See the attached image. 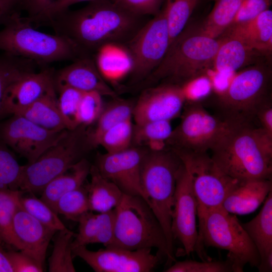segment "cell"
Masks as SVG:
<instances>
[{
  "label": "cell",
  "mask_w": 272,
  "mask_h": 272,
  "mask_svg": "<svg viewBox=\"0 0 272 272\" xmlns=\"http://www.w3.org/2000/svg\"><path fill=\"white\" fill-rule=\"evenodd\" d=\"M115 1L95 0L75 11L66 10L48 22L55 34L64 36L84 52L111 43L125 44L146 23Z\"/></svg>",
  "instance_id": "1"
},
{
  "label": "cell",
  "mask_w": 272,
  "mask_h": 272,
  "mask_svg": "<svg viewBox=\"0 0 272 272\" xmlns=\"http://www.w3.org/2000/svg\"><path fill=\"white\" fill-rule=\"evenodd\" d=\"M211 152L218 167L233 179H271L272 135L254 123L237 126Z\"/></svg>",
  "instance_id": "2"
},
{
  "label": "cell",
  "mask_w": 272,
  "mask_h": 272,
  "mask_svg": "<svg viewBox=\"0 0 272 272\" xmlns=\"http://www.w3.org/2000/svg\"><path fill=\"white\" fill-rule=\"evenodd\" d=\"M220 39L200 29H184L170 44L157 67L144 80L152 86L159 82L181 85L203 75L213 66Z\"/></svg>",
  "instance_id": "3"
},
{
  "label": "cell",
  "mask_w": 272,
  "mask_h": 272,
  "mask_svg": "<svg viewBox=\"0 0 272 272\" xmlns=\"http://www.w3.org/2000/svg\"><path fill=\"white\" fill-rule=\"evenodd\" d=\"M0 30V51L38 64L75 59L86 54L67 37L37 30L14 13Z\"/></svg>",
  "instance_id": "4"
},
{
  "label": "cell",
  "mask_w": 272,
  "mask_h": 272,
  "mask_svg": "<svg viewBox=\"0 0 272 272\" xmlns=\"http://www.w3.org/2000/svg\"><path fill=\"white\" fill-rule=\"evenodd\" d=\"M181 164L180 158L170 148L159 152L148 150L141 170V184L146 201L166 237L168 264L175 261L171 221L176 178Z\"/></svg>",
  "instance_id": "5"
},
{
  "label": "cell",
  "mask_w": 272,
  "mask_h": 272,
  "mask_svg": "<svg viewBox=\"0 0 272 272\" xmlns=\"http://www.w3.org/2000/svg\"><path fill=\"white\" fill-rule=\"evenodd\" d=\"M198 240L195 251L202 260H211L205 254L203 245L227 250L229 259L240 271L246 264L257 267L259 253L235 215L222 206L213 208L197 217Z\"/></svg>",
  "instance_id": "6"
},
{
  "label": "cell",
  "mask_w": 272,
  "mask_h": 272,
  "mask_svg": "<svg viewBox=\"0 0 272 272\" xmlns=\"http://www.w3.org/2000/svg\"><path fill=\"white\" fill-rule=\"evenodd\" d=\"M114 211V238L109 246L129 250L156 248L168 260L169 251L164 232L143 198L123 194Z\"/></svg>",
  "instance_id": "7"
},
{
  "label": "cell",
  "mask_w": 272,
  "mask_h": 272,
  "mask_svg": "<svg viewBox=\"0 0 272 272\" xmlns=\"http://www.w3.org/2000/svg\"><path fill=\"white\" fill-rule=\"evenodd\" d=\"M270 76V70L260 64L234 74L217 95L218 116L239 124L254 123L258 110L270 100L267 94Z\"/></svg>",
  "instance_id": "8"
},
{
  "label": "cell",
  "mask_w": 272,
  "mask_h": 272,
  "mask_svg": "<svg viewBox=\"0 0 272 272\" xmlns=\"http://www.w3.org/2000/svg\"><path fill=\"white\" fill-rule=\"evenodd\" d=\"M87 126L67 129L65 134L34 162L22 166L19 190L41 192L53 179L84 158L91 150Z\"/></svg>",
  "instance_id": "9"
},
{
  "label": "cell",
  "mask_w": 272,
  "mask_h": 272,
  "mask_svg": "<svg viewBox=\"0 0 272 272\" xmlns=\"http://www.w3.org/2000/svg\"><path fill=\"white\" fill-rule=\"evenodd\" d=\"M185 104L180 123L166 141L168 148L208 153L233 129L242 125L210 114L201 103Z\"/></svg>",
  "instance_id": "10"
},
{
  "label": "cell",
  "mask_w": 272,
  "mask_h": 272,
  "mask_svg": "<svg viewBox=\"0 0 272 272\" xmlns=\"http://www.w3.org/2000/svg\"><path fill=\"white\" fill-rule=\"evenodd\" d=\"M172 150L189 174L197 203V217L210 209L221 206L229 193L241 182L224 173L208 153Z\"/></svg>",
  "instance_id": "11"
},
{
  "label": "cell",
  "mask_w": 272,
  "mask_h": 272,
  "mask_svg": "<svg viewBox=\"0 0 272 272\" xmlns=\"http://www.w3.org/2000/svg\"><path fill=\"white\" fill-rule=\"evenodd\" d=\"M170 45L164 8L146 23L124 45L132 58L133 82L144 81L157 67Z\"/></svg>",
  "instance_id": "12"
},
{
  "label": "cell",
  "mask_w": 272,
  "mask_h": 272,
  "mask_svg": "<svg viewBox=\"0 0 272 272\" xmlns=\"http://www.w3.org/2000/svg\"><path fill=\"white\" fill-rule=\"evenodd\" d=\"M67 130H48L21 115H12L0 121V140L31 163L56 143Z\"/></svg>",
  "instance_id": "13"
},
{
  "label": "cell",
  "mask_w": 272,
  "mask_h": 272,
  "mask_svg": "<svg viewBox=\"0 0 272 272\" xmlns=\"http://www.w3.org/2000/svg\"><path fill=\"white\" fill-rule=\"evenodd\" d=\"M73 256L79 257L96 272H150L159 263L162 255L152 248L129 250L115 246L91 251L86 246L72 249Z\"/></svg>",
  "instance_id": "14"
},
{
  "label": "cell",
  "mask_w": 272,
  "mask_h": 272,
  "mask_svg": "<svg viewBox=\"0 0 272 272\" xmlns=\"http://www.w3.org/2000/svg\"><path fill=\"white\" fill-rule=\"evenodd\" d=\"M148 150L131 146L116 153L98 154L94 165L103 177L114 183L124 194L140 196L146 201L141 184V170Z\"/></svg>",
  "instance_id": "15"
},
{
  "label": "cell",
  "mask_w": 272,
  "mask_h": 272,
  "mask_svg": "<svg viewBox=\"0 0 272 272\" xmlns=\"http://www.w3.org/2000/svg\"><path fill=\"white\" fill-rule=\"evenodd\" d=\"M197 200L189 174L182 162L177 174L172 214L171 232L174 240L182 244L187 255L195 251L198 240Z\"/></svg>",
  "instance_id": "16"
},
{
  "label": "cell",
  "mask_w": 272,
  "mask_h": 272,
  "mask_svg": "<svg viewBox=\"0 0 272 272\" xmlns=\"http://www.w3.org/2000/svg\"><path fill=\"white\" fill-rule=\"evenodd\" d=\"M185 99L180 86L162 83L150 86L134 103L132 119L135 124L169 120L181 114Z\"/></svg>",
  "instance_id": "17"
},
{
  "label": "cell",
  "mask_w": 272,
  "mask_h": 272,
  "mask_svg": "<svg viewBox=\"0 0 272 272\" xmlns=\"http://www.w3.org/2000/svg\"><path fill=\"white\" fill-rule=\"evenodd\" d=\"M53 80L56 92L69 87L82 92L94 91L103 96L118 97L100 74L95 61L87 55L57 72L54 71Z\"/></svg>",
  "instance_id": "18"
},
{
  "label": "cell",
  "mask_w": 272,
  "mask_h": 272,
  "mask_svg": "<svg viewBox=\"0 0 272 272\" xmlns=\"http://www.w3.org/2000/svg\"><path fill=\"white\" fill-rule=\"evenodd\" d=\"M54 71L44 69L27 73L14 82L5 97L6 115H18L41 97L55 89Z\"/></svg>",
  "instance_id": "19"
},
{
  "label": "cell",
  "mask_w": 272,
  "mask_h": 272,
  "mask_svg": "<svg viewBox=\"0 0 272 272\" xmlns=\"http://www.w3.org/2000/svg\"><path fill=\"white\" fill-rule=\"evenodd\" d=\"M13 231L19 245V250L44 266L49 242L57 231L40 223L20 203L14 217Z\"/></svg>",
  "instance_id": "20"
},
{
  "label": "cell",
  "mask_w": 272,
  "mask_h": 272,
  "mask_svg": "<svg viewBox=\"0 0 272 272\" xmlns=\"http://www.w3.org/2000/svg\"><path fill=\"white\" fill-rule=\"evenodd\" d=\"M272 191L271 179L242 181L227 195L222 208L234 215H246L255 211Z\"/></svg>",
  "instance_id": "21"
},
{
  "label": "cell",
  "mask_w": 272,
  "mask_h": 272,
  "mask_svg": "<svg viewBox=\"0 0 272 272\" xmlns=\"http://www.w3.org/2000/svg\"><path fill=\"white\" fill-rule=\"evenodd\" d=\"M223 34L240 39L262 55L270 54L272 50V11L267 9L252 20L233 24Z\"/></svg>",
  "instance_id": "22"
},
{
  "label": "cell",
  "mask_w": 272,
  "mask_h": 272,
  "mask_svg": "<svg viewBox=\"0 0 272 272\" xmlns=\"http://www.w3.org/2000/svg\"><path fill=\"white\" fill-rule=\"evenodd\" d=\"M215 56L214 72L233 74L239 69L254 62L261 53L235 37L224 36Z\"/></svg>",
  "instance_id": "23"
},
{
  "label": "cell",
  "mask_w": 272,
  "mask_h": 272,
  "mask_svg": "<svg viewBox=\"0 0 272 272\" xmlns=\"http://www.w3.org/2000/svg\"><path fill=\"white\" fill-rule=\"evenodd\" d=\"M96 52V66L107 83L116 84L130 74L132 60L124 45L107 43L99 48Z\"/></svg>",
  "instance_id": "24"
},
{
  "label": "cell",
  "mask_w": 272,
  "mask_h": 272,
  "mask_svg": "<svg viewBox=\"0 0 272 272\" xmlns=\"http://www.w3.org/2000/svg\"><path fill=\"white\" fill-rule=\"evenodd\" d=\"M91 166L86 158L81 159L50 181L42 190L40 198L55 211L56 203L62 195L84 184Z\"/></svg>",
  "instance_id": "25"
},
{
  "label": "cell",
  "mask_w": 272,
  "mask_h": 272,
  "mask_svg": "<svg viewBox=\"0 0 272 272\" xmlns=\"http://www.w3.org/2000/svg\"><path fill=\"white\" fill-rule=\"evenodd\" d=\"M89 175L90 182L85 186L90 211L101 213L114 209L124 193L114 183L103 177L94 165H91Z\"/></svg>",
  "instance_id": "26"
},
{
  "label": "cell",
  "mask_w": 272,
  "mask_h": 272,
  "mask_svg": "<svg viewBox=\"0 0 272 272\" xmlns=\"http://www.w3.org/2000/svg\"><path fill=\"white\" fill-rule=\"evenodd\" d=\"M18 115L48 130L61 131L66 129L58 109L55 89L50 91Z\"/></svg>",
  "instance_id": "27"
},
{
  "label": "cell",
  "mask_w": 272,
  "mask_h": 272,
  "mask_svg": "<svg viewBox=\"0 0 272 272\" xmlns=\"http://www.w3.org/2000/svg\"><path fill=\"white\" fill-rule=\"evenodd\" d=\"M264 200L258 215L242 224L255 246L260 260L272 252V191Z\"/></svg>",
  "instance_id": "28"
},
{
  "label": "cell",
  "mask_w": 272,
  "mask_h": 272,
  "mask_svg": "<svg viewBox=\"0 0 272 272\" xmlns=\"http://www.w3.org/2000/svg\"><path fill=\"white\" fill-rule=\"evenodd\" d=\"M134 105L131 101L117 97L104 106L95 127L87 131L92 148L96 147L99 138L107 130L122 121L132 119Z\"/></svg>",
  "instance_id": "29"
},
{
  "label": "cell",
  "mask_w": 272,
  "mask_h": 272,
  "mask_svg": "<svg viewBox=\"0 0 272 272\" xmlns=\"http://www.w3.org/2000/svg\"><path fill=\"white\" fill-rule=\"evenodd\" d=\"M34 61L0 51V121L6 114L4 100L10 86L23 75L35 71Z\"/></svg>",
  "instance_id": "30"
},
{
  "label": "cell",
  "mask_w": 272,
  "mask_h": 272,
  "mask_svg": "<svg viewBox=\"0 0 272 272\" xmlns=\"http://www.w3.org/2000/svg\"><path fill=\"white\" fill-rule=\"evenodd\" d=\"M242 0H216L200 30L218 38L232 24Z\"/></svg>",
  "instance_id": "31"
},
{
  "label": "cell",
  "mask_w": 272,
  "mask_h": 272,
  "mask_svg": "<svg viewBox=\"0 0 272 272\" xmlns=\"http://www.w3.org/2000/svg\"><path fill=\"white\" fill-rule=\"evenodd\" d=\"M20 190L0 189V241L19 250L13 231L14 217L19 205Z\"/></svg>",
  "instance_id": "32"
},
{
  "label": "cell",
  "mask_w": 272,
  "mask_h": 272,
  "mask_svg": "<svg viewBox=\"0 0 272 272\" xmlns=\"http://www.w3.org/2000/svg\"><path fill=\"white\" fill-rule=\"evenodd\" d=\"M48 259L50 272H75L72 243L75 234L67 228L57 232Z\"/></svg>",
  "instance_id": "33"
},
{
  "label": "cell",
  "mask_w": 272,
  "mask_h": 272,
  "mask_svg": "<svg viewBox=\"0 0 272 272\" xmlns=\"http://www.w3.org/2000/svg\"><path fill=\"white\" fill-rule=\"evenodd\" d=\"M198 1V0H166L164 9L168 26L170 44L185 28Z\"/></svg>",
  "instance_id": "34"
},
{
  "label": "cell",
  "mask_w": 272,
  "mask_h": 272,
  "mask_svg": "<svg viewBox=\"0 0 272 272\" xmlns=\"http://www.w3.org/2000/svg\"><path fill=\"white\" fill-rule=\"evenodd\" d=\"M132 120L122 121L107 130L99 138L96 147L100 146L109 153L131 147L134 126Z\"/></svg>",
  "instance_id": "35"
},
{
  "label": "cell",
  "mask_w": 272,
  "mask_h": 272,
  "mask_svg": "<svg viewBox=\"0 0 272 272\" xmlns=\"http://www.w3.org/2000/svg\"><path fill=\"white\" fill-rule=\"evenodd\" d=\"M22 193L19 198L20 206L30 215L56 231L67 228L58 218V214L40 198L34 195L23 196Z\"/></svg>",
  "instance_id": "36"
},
{
  "label": "cell",
  "mask_w": 272,
  "mask_h": 272,
  "mask_svg": "<svg viewBox=\"0 0 272 272\" xmlns=\"http://www.w3.org/2000/svg\"><path fill=\"white\" fill-rule=\"evenodd\" d=\"M55 211L58 214L77 222L81 215L90 211L85 185L62 195L56 203Z\"/></svg>",
  "instance_id": "37"
},
{
  "label": "cell",
  "mask_w": 272,
  "mask_h": 272,
  "mask_svg": "<svg viewBox=\"0 0 272 272\" xmlns=\"http://www.w3.org/2000/svg\"><path fill=\"white\" fill-rule=\"evenodd\" d=\"M0 140V189L19 190L22 166Z\"/></svg>",
  "instance_id": "38"
},
{
  "label": "cell",
  "mask_w": 272,
  "mask_h": 272,
  "mask_svg": "<svg viewBox=\"0 0 272 272\" xmlns=\"http://www.w3.org/2000/svg\"><path fill=\"white\" fill-rule=\"evenodd\" d=\"M172 130L170 121L169 120L134 123L132 145L140 147L153 140L166 141L171 135Z\"/></svg>",
  "instance_id": "39"
},
{
  "label": "cell",
  "mask_w": 272,
  "mask_h": 272,
  "mask_svg": "<svg viewBox=\"0 0 272 272\" xmlns=\"http://www.w3.org/2000/svg\"><path fill=\"white\" fill-rule=\"evenodd\" d=\"M57 92V105L67 129H74L79 126L77 114L83 92L74 88L65 87Z\"/></svg>",
  "instance_id": "40"
},
{
  "label": "cell",
  "mask_w": 272,
  "mask_h": 272,
  "mask_svg": "<svg viewBox=\"0 0 272 272\" xmlns=\"http://www.w3.org/2000/svg\"><path fill=\"white\" fill-rule=\"evenodd\" d=\"M165 272H239L235 265L228 258L225 261L186 260L175 261Z\"/></svg>",
  "instance_id": "41"
},
{
  "label": "cell",
  "mask_w": 272,
  "mask_h": 272,
  "mask_svg": "<svg viewBox=\"0 0 272 272\" xmlns=\"http://www.w3.org/2000/svg\"><path fill=\"white\" fill-rule=\"evenodd\" d=\"M102 97L97 92H83L77 114L79 125L87 127L96 122L104 106Z\"/></svg>",
  "instance_id": "42"
},
{
  "label": "cell",
  "mask_w": 272,
  "mask_h": 272,
  "mask_svg": "<svg viewBox=\"0 0 272 272\" xmlns=\"http://www.w3.org/2000/svg\"><path fill=\"white\" fill-rule=\"evenodd\" d=\"M78 233L75 234L72 243V248L80 246H86L88 244L94 243L99 232V214L88 211L78 219Z\"/></svg>",
  "instance_id": "43"
},
{
  "label": "cell",
  "mask_w": 272,
  "mask_h": 272,
  "mask_svg": "<svg viewBox=\"0 0 272 272\" xmlns=\"http://www.w3.org/2000/svg\"><path fill=\"white\" fill-rule=\"evenodd\" d=\"M185 103H201L213 90L211 80L207 75H203L189 80L180 85Z\"/></svg>",
  "instance_id": "44"
},
{
  "label": "cell",
  "mask_w": 272,
  "mask_h": 272,
  "mask_svg": "<svg viewBox=\"0 0 272 272\" xmlns=\"http://www.w3.org/2000/svg\"><path fill=\"white\" fill-rule=\"evenodd\" d=\"M117 4L129 12L143 17L157 15L161 10L164 0H115Z\"/></svg>",
  "instance_id": "45"
},
{
  "label": "cell",
  "mask_w": 272,
  "mask_h": 272,
  "mask_svg": "<svg viewBox=\"0 0 272 272\" xmlns=\"http://www.w3.org/2000/svg\"><path fill=\"white\" fill-rule=\"evenodd\" d=\"M270 3V0H242L231 25L254 19L267 10Z\"/></svg>",
  "instance_id": "46"
},
{
  "label": "cell",
  "mask_w": 272,
  "mask_h": 272,
  "mask_svg": "<svg viewBox=\"0 0 272 272\" xmlns=\"http://www.w3.org/2000/svg\"><path fill=\"white\" fill-rule=\"evenodd\" d=\"M14 272H42L44 266L26 253L19 250L7 251Z\"/></svg>",
  "instance_id": "47"
},
{
  "label": "cell",
  "mask_w": 272,
  "mask_h": 272,
  "mask_svg": "<svg viewBox=\"0 0 272 272\" xmlns=\"http://www.w3.org/2000/svg\"><path fill=\"white\" fill-rule=\"evenodd\" d=\"M99 214V229L94 243H101L105 247L109 246L114 238L115 211H111Z\"/></svg>",
  "instance_id": "48"
},
{
  "label": "cell",
  "mask_w": 272,
  "mask_h": 272,
  "mask_svg": "<svg viewBox=\"0 0 272 272\" xmlns=\"http://www.w3.org/2000/svg\"><path fill=\"white\" fill-rule=\"evenodd\" d=\"M54 0H21L20 5L28 15L29 21H37Z\"/></svg>",
  "instance_id": "49"
},
{
  "label": "cell",
  "mask_w": 272,
  "mask_h": 272,
  "mask_svg": "<svg viewBox=\"0 0 272 272\" xmlns=\"http://www.w3.org/2000/svg\"><path fill=\"white\" fill-rule=\"evenodd\" d=\"M95 0H54L37 21H49L57 15L67 10L72 5L83 2Z\"/></svg>",
  "instance_id": "50"
},
{
  "label": "cell",
  "mask_w": 272,
  "mask_h": 272,
  "mask_svg": "<svg viewBox=\"0 0 272 272\" xmlns=\"http://www.w3.org/2000/svg\"><path fill=\"white\" fill-rule=\"evenodd\" d=\"M259 126L272 135V104L271 100L265 103L257 111L256 117Z\"/></svg>",
  "instance_id": "51"
},
{
  "label": "cell",
  "mask_w": 272,
  "mask_h": 272,
  "mask_svg": "<svg viewBox=\"0 0 272 272\" xmlns=\"http://www.w3.org/2000/svg\"><path fill=\"white\" fill-rule=\"evenodd\" d=\"M21 0H0V12L6 18L14 13V9Z\"/></svg>",
  "instance_id": "52"
},
{
  "label": "cell",
  "mask_w": 272,
  "mask_h": 272,
  "mask_svg": "<svg viewBox=\"0 0 272 272\" xmlns=\"http://www.w3.org/2000/svg\"><path fill=\"white\" fill-rule=\"evenodd\" d=\"M0 241V272H14V270L9 259L7 251L3 246Z\"/></svg>",
  "instance_id": "53"
},
{
  "label": "cell",
  "mask_w": 272,
  "mask_h": 272,
  "mask_svg": "<svg viewBox=\"0 0 272 272\" xmlns=\"http://www.w3.org/2000/svg\"><path fill=\"white\" fill-rule=\"evenodd\" d=\"M257 268L260 272L272 271V252L260 260Z\"/></svg>",
  "instance_id": "54"
},
{
  "label": "cell",
  "mask_w": 272,
  "mask_h": 272,
  "mask_svg": "<svg viewBox=\"0 0 272 272\" xmlns=\"http://www.w3.org/2000/svg\"><path fill=\"white\" fill-rule=\"evenodd\" d=\"M6 18L0 12V23L4 22Z\"/></svg>",
  "instance_id": "55"
}]
</instances>
